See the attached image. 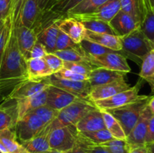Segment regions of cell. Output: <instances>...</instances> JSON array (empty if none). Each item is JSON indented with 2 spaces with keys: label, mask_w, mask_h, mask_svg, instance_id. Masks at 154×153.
Returning <instances> with one entry per match:
<instances>
[{
  "label": "cell",
  "mask_w": 154,
  "mask_h": 153,
  "mask_svg": "<svg viewBox=\"0 0 154 153\" xmlns=\"http://www.w3.org/2000/svg\"><path fill=\"white\" fill-rule=\"evenodd\" d=\"M153 51H154V43H153Z\"/></svg>",
  "instance_id": "cell-59"
},
{
  "label": "cell",
  "mask_w": 154,
  "mask_h": 153,
  "mask_svg": "<svg viewBox=\"0 0 154 153\" xmlns=\"http://www.w3.org/2000/svg\"><path fill=\"white\" fill-rule=\"evenodd\" d=\"M45 62H47L48 65L49 66L50 69L53 74H55L63 68L64 66V61L62 60L58 56L53 52H48L44 56Z\"/></svg>",
  "instance_id": "cell-44"
},
{
  "label": "cell",
  "mask_w": 154,
  "mask_h": 153,
  "mask_svg": "<svg viewBox=\"0 0 154 153\" xmlns=\"http://www.w3.org/2000/svg\"><path fill=\"white\" fill-rule=\"evenodd\" d=\"M103 116L104 122H105V128L111 133L114 139L126 140V135L125 134L123 127L111 113L105 110H101Z\"/></svg>",
  "instance_id": "cell-30"
},
{
  "label": "cell",
  "mask_w": 154,
  "mask_h": 153,
  "mask_svg": "<svg viewBox=\"0 0 154 153\" xmlns=\"http://www.w3.org/2000/svg\"><path fill=\"white\" fill-rule=\"evenodd\" d=\"M151 97L152 95H146L143 98L129 104L114 109L104 110L111 113L114 118H117L127 136L138 122L140 116L147 106Z\"/></svg>",
  "instance_id": "cell-4"
},
{
  "label": "cell",
  "mask_w": 154,
  "mask_h": 153,
  "mask_svg": "<svg viewBox=\"0 0 154 153\" xmlns=\"http://www.w3.org/2000/svg\"><path fill=\"white\" fill-rule=\"evenodd\" d=\"M140 29L144 35L154 43V8L147 7L144 10V16Z\"/></svg>",
  "instance_id": "cell-33"
},
{
  "label": "cell",
  "mask_w": 154,
  "mask_h": 153,
  "mask_svg": "<svg viewBox=\"0 0 154 153\" xmlns=\"http://www.w3.org/2000/svg\"><path fill=\"white\" fill-rule=\"evenodd\" d=\"M50 85L49 77L38 80L26 79L17 84L6 98L14 100H22L40 92L48 88Z\"/></svg>",
  "instance_id": "cell-8"
},
{
  "label": "cell",
  "mask_w": 154,
  "mask_h": 153,
  "mask_svg": "<svg viewBox=\"0 0 154 153\" xmlns=\"http://www.w3.org/2000/svg\"><path fill=\"white\" fill-rule=\"evenodd\" d=\"M54 1H56V0H51V2H54Z\"/></svg>",
  "instance_id": "cell-58"
},
{
  "label": "cell",
  "mask_w": 154,
  "mask_h": 153,
  "mask_svg": "<svg viewBox=\"0 0 154 153\" xmlns=\"http://www.w3.org/2000/svg\"><path fill=\"white\" fill-rule=\"evenodd\" d=\"M14 28L20 51L25 59L28 60L30 51L37 41V33L32 28H28L22 24L14 26Z\"/></svg>",
  "instance_id": "cell-17"
},
{
  "label": "cell",
  "mask_w": 154,
  "mask_h": 153,
  "mask_svg": "<svg viewBox=\"0 0 154 153\" xmlns=\"http://www.w3.org/2000/svg\"><path fill=\"white\" fill-rule=\"evenodd\" d=\"M48 53L46 48L39 42L36 41L34 46L32 48L29 54V58H44L46 54Z\"/></svg>",
  "instance_id": "cell-46"
},
{
  "label": "cell",
  "mask_w": 154,
  "mask_h": 153,
  "mask_svg": "<svg viewBox=\"0 0 154 153\" xmlns=\"http://www.w3.org/2000/svg\"><path fill=\"white\" fill-rule=\"evenodd\" d=\"M80 46L85 55L87 56V58L99 56H102L103 54L114 52V50H112L108 49L105 46H102L99 44L95 43V42L89 40L86 38L81 40V42L80 43Z\"/></svg>",
  "instance_id": "cell-31"
},
{
  "label": "cell",
  "mask_w": 154,
  "mask_h": 153,
  "mask_svg": "<svg viewBox=\"0 0 154 153\" xmlns=\"http://www.w3.org/2000/svg\"><path fill=\"white\" fill-rule=\"evenodd\" d=\"M45 153H66L64 152H60V151H57V150H54V149H50L49 151L46 152Z\"/></svg>",
  "instance_id": "cell-56"
},
{
  "label": "cell",
  "mask_w": 154,
  "mask_h": 153,
  "mask_svg": "<svg viewBox=\"0 0 154 153\" xmlns=\"http://www.w3.org/2000/svg\"><path fill=\"white\" fill-rule=\"evenodd\" d=\"M4 20H3L2 18H1V17H0V26H2V24L3 23V22H4Z\"/></svg>",
  "instance_id": "cell-57"
},
{
  "label": "cell",
  "mask_w": 154,
  "mask_h": 153,
  "mask_svg": "<svg viewBox=\"0 0 154 153\" xmlns=\"http://www.w3.org/2000/svg\"><path fill=\"white\" fill-rule=\"evenodd\" d=\"M126 74H127L124 72L116 71L104 68H96L90 72L88 80L93 88L114 81L126 80Z\"/></svg>",
  "instance_id": "cell-19"
},
{
  "label": "cell",
  "mask_w": 154,
  "mask_h": 153,
  "mask_svg": "<svg viewBox=\"0 0 154 153\" xmlns=\"http://www.w3.org/2000/svg\"><path fill=\"white\" fill-rule=\"evenodd\" d=\"M63 68L76 74L89 76L90 72L96 67L89 62H64Z\"/></svg>",
  "instance_id": "cell-39"
},
{
  "label": "cell",
  "mask_w": 154,
  "mask_h": 153,
  "mask_svg": "<svg viewBox=\"0 0 154 153\" xmlns=\"http://www.w3.org/2000/svg\"><path fill=\"white\" fill-rule=\"evenodd\" d=\"M0 140L8 153H28L18 140L14 129H5L0 131Z\"/></svg>",
  "instance_id": "cell-26"
},
{
  "label": "cell",
  "mask_w": 154,
  "mask_h": 153,
  "mask_svg": "<svg viewBox=\"0 0 154 153\" xmlns=\"http://www.w3.org/2000/svg\"><path fill=\"white\" fill-rule=\"evenodd\" d=\"M129 153H147V147H146V145L141 146L130 147Z\"/></svg>",
  "instance_id": "cell-51"
},
{
  "label": "cell",
  "mask_w": 154,
  "mask_h": 153,
  "mask_svg": "<svg viewBox=\"0 0 154 153\" xmlns=\"http://www.w3.org/2000/svg\"><path fill=\"white\" fill-rule=\"evenodd\" d=\"M147 153H154V142L146 144Z\"/></svg>",
  "instance_id": "cell-53"
},
{
  "label": "cell",
  "mask_w": 154,
  "mask_h": 153,
  "mask_svg": "<svg viewBox=\"0 0 154 153\" xmlns=\"http://www.w3.org/2000/svg\"><path fill=\"white\" fill-rule=\"evenodd\" d=\"M120 10V0H108L105 4H102L91 12L81 14L67 15V16H73L78 20H102L109 22Z\"/></svg>",
  "instance_id": "cell-11"
},
{
  "label": "cell",
  "mask_w": 154,
  "mask_h": 153,
  "mask_svg": "<svg viewBox=\"0 0 154 153\" xmlns=\"http://www.w3.org/2000/svg\"><path fill=\"white\" fill-rule=\"evenodd\" d=\"M147 106H148L149 110H150L151 113L154 115V95H152L151 98L149 100V103L147 104Z\"/></svg>",
  "instance_id": "cell-52"
},
{
  "label": "cell",
  "mask_w": 154,
  "mask_h": 153,
  "mask_svg": "<svg viewBox=\"0 0 154 153\" xmlns=\"http://www.w3.org/2000/svg\"><path fill=\"white\" fill-rule=\"evenodd\" d=\"M67 49H81L80 44L74 42L67 34L59 30L56 42V50H63Z\"/></svg>",
  "instance_id": "cell-42"
},
{
  "label": "cell",
  "mask_w": 154,
  "mask_h": 153,
  "mask_svg": "<svg viewBox=\"0 0 154 153\" xmlns=\"http://www.w3.org/2000/svg\"><path fill=\"white\" fill-rule=\"evenodd\" d=\"M57 20L42 28L37 34V41L45 46L48 52L56 51V42L60 30L57 26Z\"/></svg>",
  "instance_id": "cell-24"
},
{
  "label": "cell",
  "mask_w": 154,
  "mask_h": 153,
  "mask_svg": "<svg viewBox=\"0 0 154 153\" xmlns=\"http://www.w3.org/2000/svg\"><path fill=\"white\" fill-rule=\"evenodd\" d=\"M49 81L51 85L62 88L70 94L76 96L78 98L90 100L89 95L92 87L89 80H69L57 77L52 74L49 76Z\"/></svg>",
  "instance_id": "cell-10"
},
{
  "label": "cell",
  "mask_w": 154,
  "mask_h": 153,
  "mask_svg": "<svg viewBox=\"0 0 154 153\" xmlns=\"http://www.w3.org/2000/svg\"><path fill=\"white\" fill-rule=\"evenodd\" d=\"M152 116L153 114L151 113L148 106H147L145 109L143 110L138 122L132 129L130 133L126 136V141L130 146V147L141 146L146 145L145 137L147 126H148L149 121Z\"/></svg>",
  "instance_id": "cell-12"
},
{
  "label": "cell",
  "mask_w": 154,
  "mask_h": 153,
  "mask_svg": "<svg viewBox=\"0 0 154 153\" xmlns=\"http://www.w3.org/2000/svg\"><path fill=\"white\" fill-rule=\"evenodd\" d=\"M12 0H0V17L5 20L10 14Z\"/></svg>",
  "instance_id": "cell-47"
},
{
  "label": "cell",
  "mask_w": 154,
  "mask_h": 153,
  "mask_svg": "<svg viewBox=\"0 0 154 153\" xmlns=\"http://www.w3.org/2000/svg\"><path fill=\"white\" fill-rule=\"evenodd\" d=\"M47 96H48V88L26 98L16 100L18 120L20 119L26 114L32 112L39 106L46 104Z\"/></svg>",
  "instance_id": "cell-20"
},
{
  "label": "cell",
  "mask_w": 154,
  "mask_h": 153,
  "mask_svg": "<svg viewBox=\"0 0 154 153\" xmlns=\"http://www.w3.org/2000/svg\"><path fill=\"white\" fill-rule=\"evenodd\" d=\"M122 50L119 52L141 64L143 59L153 50V44L144 35L140 28L121 37Z\"/></svg>",
  "instance_id": "cell-3"
},
{
  "label": "cell",
  "mask_w": 154,
  "mask_h": 153,
  "mask_svg": "<svg viewBox=\"0 0 154 153\" xmlns=\"http://www.w3.org/2000/svg\"><path fill=\"white\" fill-rule=\"evenodd\" d=\"M139 76L150 85L154 95V51L149 52L141 64Z\"/></svg>",
  "instance_id": "cell-28"
},
{
  "label": "cell",
  "mask_w": 154,
  "mask_h": 153,
  "mask_svg": "<svg viewBox=\"0 0 154 153\" xmlns=\"http://www.w3.org/2000/svg\"><path fill=\"white\" fill-rule=\"evenodd\" d=\"M77 99L79 98L68 92L54 86L50 85L48 88L46 105L54 110L60 111L73 103Z\"/></svg>",
  "instance_id": "cell-15"
},
{
  "label": "cell",
  "mask_w": 154,
  "mask_h": 153,
  "mask_svg": "<svg viewBox=\"0 0 154 153\" xmlns=\"http://www.w3.org/2000/svg\"><path fill=\"white\" fill-rule=\"evenodd\" d=\"M53 53L58 56L64 62H89L82 49H67L56 50Z\"/></svg>",
  "instance_id": "cell-35"
},
{
  "label": "cell",
  "mask_w": 154,
  "mask_h": 153,
  "mask_svg": "<svg viewBox=\"0 0 154 153\" xmlns=\"http://www.w3.org/2000/svg\"><path fill=\"white\" fill-rule=\"evenodd\" d=\"M11 28V20L10 15H8L0 26V64L8 40Z\"/></svg>",
  "instance_id": "cell-41"
},
{
  "label": "cell",
  "mask_w": 154,
  "mask_h": 153,
  "mask_svg": "<svg viewBox=\"0 0 154 153\" xmlns=\"http://www.w3.org/2000/svg\"><path fill=\"white\" fill-rule=\"evenodd\" d=\"M20 143L28 153H45L51 149L48 141V134L43 132H41L31 140Z\"/></svg>",
  "instance_id": "cell-25"
},
{
  "label": "cell",
  "mask_w": 154,
  "mask_h": 153,
  "mask_svg": "<svg viewBox=\"0 0 154 153\" xmlns=\"http://www.w3.org/2000/svg\"><path fill=\"white\" fill-rule=\"evenodd\" d=\"M51 0H37L38 7L39 11L42 12L48 8L49 4L51 3Z\"/></svg>",
  "instance_id": "cell-50"
},
{
  "label": "cell",
  "mask_w": 154,
  "mask_h": 153,
  "mask_svg": "<svg viewBox=\"0 0 154 153\" xmlns=\"http://www.w3.org/2000/svg\"><path fill=\"white\" fill-rule=\"evenodd\" d=\"M141 86L142 81L139 80L134 86L131 87L129 89L117 93L108 98L96 100L93 102V104L100 110L114 109L129 104L145 97L146 95L139 94V91Z\"/></svg>",
  "instance_id": "cell-5"
},
{
  "label": "cell",
  "mask_w": 154,
  "mask_h": 153,
  "mask_svg": "<svg viewBox=\"0 0 154 153\" xmlns=\"http://www.w3.org/2000/svg\"><path fill=\"white\" fill-rule=\"evenodd\" d=\"M57 24L59 29L67 34L76 44H80L85 38L87 29L81 21L73 16L60 18L57 20Z\"/></svg>",
  "instance_id": "cell-13"
},
{
  "label": "cell",
  "mask_w": 154,
  "mask_h": 153,
  "mask_svg": "<svg viewBox=\"0 0 154 153\" xmlns=\"http://www.w3.org/2000/svg\"><path fill=\"white\" fill-rule=\"evenodd\" d=\"M89 62L96 68H104L109 70L129 73L131 68L127 62V58L120 52L114 51L99 56L88 58Z\"/></svg>",
  "instance_id": "cell-9"
},
{
  "label": "cell",
  "mask_w": 154,
  "mask_h": 153,
  "mask_svg": "<svg viewBox=\"0 0 154 153\" xmlns=\"http://www.w3.org/2000/svg\"><path fill=\"white\" fill-rule=\"evenodd\" d=\"M84 0H56L50 3L47 10L59 15L67 14L68 12L82 2Z\"/></svg>",
  "instance_id": "cell-34"
},
{
  "label": "cell",
  "mask_w": 154,
  "mask_h": 153,
  "mask_svg": "<svg viewBox=\"0 0 154 153\" xmlns=\"http://www.w3.org/2000/svg\"><path fill=\"white\" fill-rule=\"evenodd\" d=\"M108 0H84L82 2L74 8L73 9L68 12L67 15H74V14H85L91 12L101 6L102 4H105Z\"/></svg>",
  "instance_id": "cell-37"
},
{
  "label": "cell",
  "mask_w": 154,
  "mask_h": 153,
  "mask_svg": "<svg viewBox=\"0 0 154 153\" xmlns=\"http://www.w3.org/2000/svg\"><path fill=\"white\" fill-rule=\"evenodd\" d=\"M87 30L95 33L109 34L117 35L109 22L97 20H80Z\"/></svg>",
  "instance_id": "cell-32"
},
{
  "label": "cell",
  "mask_w": 154,
  "mask_h": 153,
  "mask_svg": "<svg viewBox=\"0 0 154 153\" xmlns=\"http://www.w3.org/2000/svg\"><path fill=\"white\" fill-rule=\"evenodd\" d=\"M30 112H32L33 114H35L45 124V126H47L51 122L54 121L59 114V111L54 110L46 104L39 106L37 109L34 110Z\"/></svg>",
  "instance_id": "cell-38"
},
{
  "label": "cell",
  "mask_w": 154,
  "mask_h": 153,
  "mask_svg": "<svg viewBox=\"0 0 154 153\" xmlns=\"http://www.w3.org/2000/svg\"><path fill=\"white\" fill-rule=\"evenodd\" d=\"M0 153H8V152L7 149H6V148L5 147V146L3 145L2 142L1 140H0Z\"/></svg>",
  "instance_id": "cell-55"
},
{
  "label": "cell",
  "mask_w": 154,
  "mask_h": 153,
  "mask_svg": "<svg viewBox=\"0 0 154 153\" xmlns=\"http://www.w3.org/2000/svg\"><path fill=\"white\" fill-rule=\"evenodd\" d=\"M90 142L95 145H101L104 142H108V141L114 140L112 135L106 128L101 129L99 130L95 131H88V132H78Z\"/></svg>",
  "instance_id": "cell-36"
},
{
  "label": "cell",
  "mask_w": 154,
  "mask_h": 153,
  "mask_svg": "<svg viewBox=\"0 0 154 153\" xmlns=\"http://www.w3.org/2000/svg\"><path fill=\"white\" fill-rule=\"evenodd\" d=\"M101 146L105 147L111 153H129L130 146L126 140L114 139L104 142Z\"/></svg>",
  "instance_id": "cell-40"
},
{
  "label": "cell",
  "mask_w": 154,
  "mask_h": 153,
  "mask_svg": "<svg viewBox=\"0 0 154 153\" xmlns=\"http://www.w3.org/2000/svg\"><path fill=\"white\" fill-rule=\"evenodd\" d=\"M26 0H12L11 8L10 10L11 20L15 26L21 24L23 9Z\"/></svg>",
  "instance_id": "cell-43"
},
{
  "label": "cell",
  "mask_w": 154,
  "mask_h": 153,
  "mask_svg": "<svg viewBox=\"0 0 154 153\" xmlns=\"http://www.w3.org/2000/svg\"><path fill=\"white\" fill-rule=\"evenodd\" d=\"M45 128V124L32 112H29L17 122L14 132L20 142L31 140L38 135Z\"/></svg>",
  "instance_id": "cell-7"
},
{
  "label": "cell",
  "mask_w": 154,
  "mask_h": 153,
  "mask_svg": "<svg viewBox=\"0 0 154 153\" xmlns=\"http://www.w3.org/2000/svg\"><path fill=\"white\" fill-rule=\"evenodd\" d=\"M130 88L131 86L129 85L126 80L114 81L109 83L98 86L91 88L89 95V100L94 102L96 100L108 98Z\"/></svg>",
  "instance_id": "cell-14"
},
{
  "label": "cell",
  "mask_w": 154,
  "mask_h": 153,
  "mask_svg": "<svg viewBox=\"0 0 154 153\" xmlns=\"http://www.w3.org/2000/svg\"><path fill=\"white\" fill-rule=\"evenodd\" d=\"M18 121L17 101L5 98L0 104V131L14 129Z\"/></svg>",
  "instance_id": "cell-18"
},
{
  "label": "cell",
  "mask_w": 154,
  "mask_h": 153,
  "mask_svg": "<svg viewBox=\"0 0 154 153\" xmlns=\"http://www.w3.org/2000/svg\"><path fill=\"white\" fill-rule=\"evenodd\" d=\"M96 109L97 107L93 102L88 100L77 99L73 103L59 111L57 118L45 126L42 132L48 134L57 128L75 126L84 116Z\"/></svg>",
  "instance_id": "cell-2"
},
{
  "label": "cell",
  "mask_w": 154,
  "mask_h": 153,
  "mask_svg": "<svg viewBox=\"0 0 154 153\" xmlns=\"http://www.w3.org/2000/svg\"><path fill=\"white\" fill-rule=\"evenodd\" d=\"M154 142V115L152 116L147 126V134L145 137V143H150Z\"/></svg>",
  "instance_id": "cell-48"
},
{
  "label": "cell",
  "mask_w": 154,
  "mask_h": 153,
  "mask_svg": "<svg viewBox=\"0 0 154 153\" xmlns=\"http://www.w3.org/2000/svg\"><path fill=\"white\" fill-rule=\"evenodd\" d=\"M84 38L99 44L102 46H105L114 51H117V52H119L122 50L121 37L118 35L95 33L87 30Z\"/></svg>",
  "instance_id": "cell-22"
},
{
  "label": "cell",
  "mask_w": 154,
  "mask_h": 153,
  "mask_svg": "<svg viewBox=\"0 0 154 153\" xmlns=\"http://www.w3.org/2000/svg\"><path fill=\"white\" fill-rule=\"evenodd\" d=\"M77 131L75 126L57 128L48 133L51 149L66 152L73 148L76 142Z\"/></svg>",
  "instance_id": "cell-6"
},
{
  "label": "cell",
  "mask_w": 154,
  "mask_h": 153,
  "mask_svg": "<svg viewBox=\"0 0 154 153\" xmlns=\"http://www.w3.org/2000/svg\"><path fill=\"white\" fill-rule=\"evenodd\" d=\"M39 13L37 0H26L23 9L21 24L28 28H32Z\"/></svg>",
  "instance_id": "cell-29"
},
{
  "label": "cell",
  "mask_w": 154,
  "mask_h": 153,
  "mask_svg": "<svg viewBox=\"0 0 154 153\" xmlns=\"http://www.w3.org/2000/svg\"><path fill=\"white\" fill-rule=\"evenodd\" d=\"M26 69L28 79H42L54 74L44 58H29L26 60Z\"/></svg>",
  "instance_id": "cell-23"
},
{
  "label": "cell",
  "mask_w": 154,
  "mask_h": 153,
  "mask_svg": "<svg viewBox=\"0 0 154 153\" xmlns=\"http://www.w3.org/2000/svg\"><path fill=\"white\" fill-rule=\"evenodd\" d=\"M120 10L135 18L140 24L144 16V0H120Z\"/></svg>",
  "instance_id": "cell-27"
},
{
  "label": "cell",
  "mask_w": 154,
  "mask_h": 153,
  "mask_svg": "<svg viewBox=\"0 0 154 153\" xmlns=\"http://www.w3.org/2000/svg\"><path fill=\"white\" fill-rule=\"evenodd\" d=\"M54 75L57 77L62 78V79L69 80H76V81H84L88 80L89 76H85V75L79 74H76L75 72L69 70L68 69H66L63 68L60 70H59L57 73L54 74Z\"/></svg>",
  "instance_id": "cell-45"
},
{
  "label": "cell",
  "mask_w": 154,
  "mask_h": 153,
  "mask_svg": "<svg viewBox=\"0 0 154 153\" xmlns=\"http://www.w3.org/2000/svg\"><path fill=\"white\" fill-rule=\"evenodd\" d=\"M87 153H111L105 147L101 145H95L93 143H90L86 148Z\"/></svg>",
  "instance_id": "cell-49"
},
{
  "label": "cell",
  "mask_w": 154,
  "mask_h": 153,
  "mask_svg": "<svg viewBox=\"0 0 154 153\" xmlns=\"http://www.w3.org/2000/svg\"><path fill=\"white\" fill-rule=\"evenodd\" d=\"M26 79V60L20 51L11 21L10 34L0 64V96L8 91L10 94L17 84Z\"/></svg>",
  "instance_id": "cell-1"
},
{
  "label": "cell",
  "mask_w": 154,
  "mask_h": 153,
  "mask_svg": "<svg viewBox=\"0 0 154 153\" xmlns=\"http://www.w3.org/2000/svg\"><path fill=\"white\" fill-rule=\"evenodd\" d=\"M144 6H151L154 8V0H144Z\"/></svg>",
  "instance_id": "cell-54"
},
{
  "label": "cell",
  "mask_w": 154,
  "mask_h": 153,
  "mask_svg": "<svg viewBox=\"0 0 154 153\" xmlns=\"http://www.w3.org/2000/svg\"><path fill=\"white\" fill-rule=\"evenodd\" d=\"M78 132H88L105 129L103 116L100 110L97 109L89 112L75 126Z\"/></svg>",
  "instance_id": "cell-21"
},
{
  "label": "cell",
  "mask_w": 154,
  "mask_h": 153,
  "mask_svg": "<svg viewBox=\"0 0 154 153\" xmlns=\"http://www.w3.org/2000/svg\"><path fill=\"white\" fill-rule=\"evenodd\" d=\"M116 34L120 37L126 35L140 28L139 22L131 15L120 10L109 22Z\"/></svg>",
  "instance_id": "cell-16"
}]
</instances>
